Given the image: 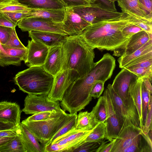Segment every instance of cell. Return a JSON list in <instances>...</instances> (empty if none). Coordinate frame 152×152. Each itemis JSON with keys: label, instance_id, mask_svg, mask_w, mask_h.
<instances>
[{"label": "cell", "instance_id": "44", "mask_svg": "<svg viewBox=\"0 0 152 152\" xmlns=\"http://www.w3.org/2000/svg\"><path fill=\"white\" fill-rule=\"evenodd\" d=\"M152 0H137L146 12L148 19L152 21Z\"/></svg>", "mask_w": 152, "mask_h": 152}, {"label": "cell", "instance_id": "24", "mask_svg": "<svg viewBox=\"0 0 152 152\" xmlns=\"http://www.w3.org/2000/svg\"><path fill=\"white\" fill-rule=\"evenodd\" d=\"M142 82V78L139 77L131 84L129 88V94L133 99L138 112L140 128L141 129L143 126L141 106V87Z\"/></svg>", "mask_w": 152, "mask_h": 152}, {"label": "cell", "instance_id": "11", "mask_svg": "<svg viewBox=\"0 0 152 152\" xmlns=\"http://www.w3.org/2000/svg\"><path fill=\"white\" fill-rule=\"evenodd\" d=\"M142 129L135 126L126 118L115 141L111 152H123L137 137L140 134Z\"/></svg>", "mask_w": 152, "mask_h": 152}, {"label": "cell", "instance_id": "3", "mask_svg": "<svg viewBox=\"0 0 152 152\" xmlns=\"http://www.w3.org/2000/svg\"><path fill=\"white\" fill-rule=\"evenodd\" d=\"M55 77L43 66H35L20 72L13 78L19 89L28 94L48 95Z\"/></svg>", "mask_w": 152, "mask_h": 152}, {"label": "cell", "instance_id": "27", "mask_svg": "<svg viewBox=\"0 0 152 152\" xmlns=\"http://www.w3.org/2000/svg\"><path fill=\"white\" fill-rule=\"evenodd\" d=\"M31 9L17 0H0V13L30 11Z\"/></svg>", "mask_w": 152, "mask_h": 152}, {"label": "cell", "instance_id": "32", "mask_svg": "<svg viewBox=\"0 0 152 152\" xmlns=\"http://www.w3.org/2000/svg\"><path fill=\"white\" fill-rule=\"evenodd\" d=\"M92 110L96 121L99 122H105L107 117L105 100L102 96H100Z\"/></svg>", "mask_w": 152, "mask_h": 152}, {"label": "cell", "instance_id": "55", "mask_svg": "<svg viewBox=\"0 0 152 152\" xmlns=\"http://www.w3.org/2000/svg\"><path fill=\"white\" fill-rule=\"evenodd\" d=\"M108 1L111 2H114L115 1H116L117 0H107Z\"/></svg>", "mask_w": 152, "mask_h": 152}, {"label": "cell", "instance_id": "9", "mask_svg": "<svg viewBox=\"0 0 152 152\" xmlns=\"http://www.w3.org/2000/svg\"><path fill=\"white\" fill-rule=\"evenodd\" d=\"M103 96L105 100L107 112V117L105 122L106 139L111 141L117 137L124 120L119 115L113 104L107 88Z\"/></svg>", "mask_w": 152, "mask_h": 152}, {"label": "cell", "instance_id": "19", "mask_svg": "<svg viewBox=\"0 0 152 152\" xmlns=\"http://www.w3.org/2000/svg\"><path fill=\"white\" fill-rule=\"evenodd\" d=\"M28 33L31 39L49 48L62 45L68 36L54 32L37 31H30Z\"/></svg>", "mask_w": 152, "mask_h": 152}, {"label": "cell", "instance_id": "22", "mask_svg": "<svg viewBox=\"0 0 152 152\" xmlns=\"http://www.w3.org/2000/svg\"><path fill=\"white\" fill-rule=\"evenodd\" d=\"M117 1L122 12L149 20L146 12L137 0H117Z\"/></svg>", "mask_w": 152, "mask_h": 152}, {"label": "cell", "instance_id": "1", "mask_svg": "<svg viewBox=\"0 0 152 152\" xmlns=\"http://www.w3.org/2000/svg\"><path fill=\"white\" fill-rule=\"evenodd\" d=\"M142 18L122 12L120 16L88 26L81 34L87 43L94 49L113 51L128 39L122 32L127 26L138 22Z\"/></svg>", "mask_w": 152, "mask_h": 152}, {"label": "cell", "instance_id": "25", "mask_svg": "<svg viewBox=\"0 0 152 152\" xmlns=\"http://www.w3.org/2000/svg\"><path fill=\"white\" fill-rule=\"evenodd\" d=\"M28 17H35L52 19L58 23H62L65 17V9H32Z\"/></svg>", "mask_w": 152, "mask_h": 152}, {"label": "cell", "instance_id": "35", "mask_svg": "<svg viewBox=\"0 0 152 152\" xmlns=\"http://www.w3.org/2000/svg\"><path fill=\"white\" fill-rule=\"evenodd\" d=\"M141 106L142 124L144 125L146 118L151 95L142 82L141 87Z\"/></svg>", "mask_w": 152, "mask_h": 152}, {"label": "cell", "instance_id": "37", "mask_svg": "<svg viewBox=\"0 0 152 152\" xmlns=\"http://www.w3.org/2000/svg\"><path fill=\"white\" fill-rule=\"evenodd\" d=\"M142 78L147 77L152 81V67H134L126 69Z\"/></svg>", "mask_w": 152, "mask_h": 152}, {"label": "cell", "instance_id": "12", "mask_svg": "<svg viewBox=\"0 0 152 152\" xmlns=\"http://www.w3.org/2000/svg\"><path fill=\"white\" fill-rule=\"evenodd\" d=\"M75 80L70 70L61 71L55 77L51 89L47 95L48 100L51 101H61L65 91Z\"/></svg>", "mask_w": 152, "mask_h": 152}, {"label": "cell", "instance_id": "42", "mask_svg": "<svg viewBox=\"0 0 152 152\" xmlns=\"http://www.w3.org/2000/svg\"><path fill=\"white\" fill-rule=\"evenodd\" d=\"M105 82L101 80L97 81L94 85L91 92L92 98L94 99L99 98L104 90Z\"/></svg>", "mask_w": 152, "mask_h": 152}, {"label": "cell", "instance_id": "2", "mask_svg": "<svg viewBox=\"0 0 152 152\" xmlns=\"http://www.w3.org/2000/svg\"><path fill=\"white\" fill-rule=\"evenodd\" d=\"M62 46L61 71L70 70L76 80L91 71L95 63L94 49L87 43L81 35L67 36Z\"/></svg>", "mask_w": 152, "mask_h": 152}, {"label": "cell", "instance_id": "38", "mask_svg": "<svg viewBox=\"0 0 152 152\" xmlns=\"http://www.w3.org/2000/svg\"><path fill=\"white\" fill-rule=\"evenodd\" d=\"M152 96H151L149 102L148 112L145 123L142 129L145 134H148L150 130H152Z\"/></svg>", "mask_w": 152, "mask_h": 152}, {"label": "cell", "instance_id": "51", "mask_svg": "<svg viewBox=\"0 0 152 152\" xmlns=\"http://www.w3.org/2000/svg\"><path fill=\"white\" fill-rule=\"evenodd\" d=\"M17 126L11 123H4L0 121V131L14 129Z\"/></svg>", "mask_w": 152, "mask_h": 152}, {"label": "cell", "instance_id": "40", "mask_svg": "<svg viewBox=\"0 0 152 152\" xmlns=\"http://www.w3.org/2000/svg\"><path fill=\"white\" fill-rule=\"evenodd\" d=\"M13 28L0 26V42L6 44L10 39Z\"/></svg>", "mask_w": 152, "mask_h": 152}, {"label": "cell", "instance_id": "28", "mask_svg": "<svg viewBox=\"0 0 152 152\" xmlns=\"http://www.w3.org/2000/svg\"><path fill=\"white\" fill-rule=\"evenodd\" d=\"M28 152L20 134L0 147V152Z\"/></svg>", "mask_w": 152, "mask_h": 152}, {"label": "cell", "instance_id": "50", "mask_svg": "<svg viewBox=\"0 0 152 152\" xmlns=\"http://www.w3.org/2000/svg\"><path fill=\"white\" fill-rule=\"evenodd\" d=\"M142 82L145 86L150 94L152 95V87L151 84L152 81L147 77H144L142 78Z\"/></svg>", "mask_w": 152, "mask_h": 152}, {"label": "cell", "instance_id": "20", "mask_svg": "<svg viewBox=\"0 0 152 152\" xmlns=\"http://www.w3.org/2000/svg\"><path fill=\"white\" fill-rule=\"evenodd\" d=\"M19 2L31 9H62L66 7L60 0H17Z\"/></svg>", "mask_w": 152, "mask_h": 152}, {"label": "cell", "instance_id": "26", "mask_svg": "<svg viewBox=\"0 0 152 152\" xmlns=\"http://www.w3.org/2000/svg\"><path fill=\"white\" fill-rule=\"evenodd\" d=\"M151 51H152V39L149 40L144 45L132 53L120 57L118 60L120 68H123L134 59Z\"/></svg>", "mask_w": 152, "mask_h": 152}, {"label": "cell", "instance_id": "21", "mask_svg": "<svg viewBox=\"0 0 152 152\" xmlns=\"http://www.w3.org/2000/svg\"><path fill=\"white\" fill-rule=\"evenodd\" d=\"M20 127V135L28 152H44V148L34 135L21 123Z\"/></svg>", "mask_w": 152, "mask_h": 152}, {"label": "cell", "instance_id": "8", "mask_svg": "<svg viewBox=\"0 0 152 152\" xmlns=\"http://www.w3.org/2000/svg\"><path fill=\"white\" fill-rule=\"evenodd\" d=\"M74 12L91 24L118 17L122 12L107 10L94 4L72 7Z\"/></svg>", "mask_w": 152, "mask_h": 152}, {"label": "cell", "instance_id": "4", "mask_svg": "<svg viewBox=\"0 0 152 152\" xmlns=\"http://www.w3.org/2000/svg\"><path fill=\"white\" fill-rule=\"evenodd\" d=\"M140 77L125 68L117 75L111 85L115 93L121 99L129 114L130 121L135 126L140 128L138 112L129 93L131 84Z\"/></svg>", "mask_w": 152, "mask_h": 152}, {"label": "cell", "instance_id": "29", "mask_svg": "<svg viewBox=\"0 0 152 152\" xmlns=\"http://www.w3.org/2000/svg\"><path fill=\"white\" fill-rule=\"evenodd\" d=\"M107 88L113 104L120 116L124 119L127 118L130 120V116L127 112L121 99L115 93L111 84H109Z\"/></svg>", "mask_w": 152, "mask_h": 152}, {"label": "cell", "instance_id": "23", "mask_svg": "<svg viewBox=\"0 0 152 152\" xmlns=\"http://www.w3.org/2000/svg\"><path fill=\"white\" fill-rule=\"evenodd\" d=\"M98 123L92 110L90 112L87 111L80 112L77 115L75 129L90 131L92 130Z\"/></svg>", "mask_w": 152, "mask_h": 152}, {"label": "cell", "instance_id": "13", "mask_svg": "<svg viewBox=\"0 0 152 152\" xmlns=\"http://www.w3.org/2000/svg\"><path fill=\"white\" fill-rule=\"evenodd\" d=\"M152 39V34L142 30L132 35L117 49L114 50L113 55L117 57L130 54L149 40Z\"/></svg>", "mask_w": 152, "mask_h": 152}, {"label": "cell", "instance_id": "17", "mask_svg": "<svg viewBox=\"0 0 152 152\" xmlns=\"http://www.w3.org/2000/svg\"><path fill=\"white\" fill-rule=\"evenodd\" d=\"M62 45L49 48L45 62L43 66L47 72L54 77L62 70L63 64Z\"/></svg>", "mask_w": 152, "mask_h": 152}, {"label": "cell", "instance_id": "6", "mask_svg": "<svg viewBox=\"0 0 152 152\" xmlns=\"http://www.w3.org/2000/svg\"><path fill=\"white\" fill-rule=\"evenodd\" d=\"M92 130H79L74 128L44 146V152H73L85 141Z\"/></svg>", "mask_w": 152, "mask_h": 152}, {"label": "cell", "instance_id": "15", "mask_svg": "<svg viewBox=\"0 0 152 152\" xmlns=\"http://www.w3.org/2000/svg\"><path fill=\"white\" fill-rule=\"evenodd\" d=\"M64 31L69 36L81 35L83 31L91 25L75 12L72 7L65 8L63 22Z\"/></svg>", "mask_w": 152, "mask_h": 152}, {"label": "cell", "instance_id": "30", "mask_svg": "<svg viewBox=\"0 0 152 152\" xmlns=\"http://www.w3.org/2000/svg\"><path fill=\"white\" fill-rule=\"evenodd\" d=\"M106 138V124L105 122L99 123L92 130L85 141L101 142Z\"/></svg>", "mask_w": 152, "mask_h": 152}, {"label": "cell", "instance_id": "39", "mask_svg": "<svg viewBox=\"0 0 152 152\" xmlns=\"http://www.w3.org/2000/svg\"><path fill=\"white\" fill-rule=\"evenodd\" d=\"M9 47L18 49H26L25 47L20 41L17 35L15 28H13L11 37L7 43L5 44Z\"/></svg>", "mask_w": 152, "mask_h": 152}, {"label": "cell", "instance_id": "48", "mask_svg": "<svg viewBox=\"0 0 152 152\" xmlns=\"http://www.w3.org/2000/svg\"><path fill=\"white\" fill-rule=\"evenodd\" d=\"M96 5L107 10L117 11L114 2L107 0H97Z\"/></svg>", "mask_w": 152, "mask_h": 152}, {"label": "cell", "instance_id": "41", "mask_svg": "<svg viewBox=\"0 0 152 152\" xmlns=\"http://www.w3.org/2000/svg\"><path fill=\"white\" fill-rule=\"evenodd\" d=\"M30 11L3 13L7 15L15 23L17 24L18 23L20 20L29 16Z\"/></svg>", "mask_w": 152, "mask_h": 152}, {"label": "cell", "instance_id": "14", "mask_svg": "<svg viewBox=\"0 0 152 152\" xmlns=\"http://www.w3.org/2000/svg\"><path fill=\"white\" fill-rule=\"evenodd\" d=\"M26 47L27 53L25 64L29 67L43 66L50 48L32 39L28 41Z\"/></svg>", "mask_w": 152, "mask_h": 152}, {"label": "cell", "instance_id": "54", "mask_svg": "<svg viewBox=\"0 0 152 152\" xmlns=\"http://www.w3.org/2000/svg\"><path fill=\"white\" fill-rule=\"evenodd\" d=\"M92 4H95L96 5L97 0H86Z\"/></svg>", "mask_w": 152, "mask_h": 152}, {"label": "cell", "instance_id": "47", "mask_svg": "<svg viewBox=\"0 0 152 152\" xmlns=\"http://www.w3.org/2000/svg\"><path fill=\"white\" fill-rule=\"evenodd\" d=\"M0 26L14 28L17 24L4 14L0 13Z\"/></svg>", "mask_w": 152, "mask_h": 152}, {"label": "cell", "instance_id": "53", "mask_svg": "<svg viewBox=\"0 0 152 152\" xmlns=\"http://www.w3.org/2000/svg\"><path fill=\"white\" fill-rule=\"evenodd\" d=\"M15 137H0V147L13 139Z\"/></svg>", "mask_w": 152, "mask_h": 152}, {"label": "cell", "instance_id": "5", "mask_svg": "<svg viewBox=\"0 0 152 152\" xmlns=\"http://www.w3.org/2000/svg\"><path fill=\"white\" fill-rule=\"evenodd\" d=\"M74 114L66 113L57 117L38 121H28L24 120L21 123L34 135L43 147Z\"/></svg>", "mask_w": 152, "mask_h": 152}, {"label": "cell", "instance_id": "36", "mask_svg": "<svg viewBox=\"0 0 152 152\" xmlns=\"http://www.w3.org/2000/svg\"><path fill=\"white\" fill-rule=\"evenodd\" d=\"M101 143L99 142L84 141L73 152H96Z\"/></svg>", "mask_w": 152, "mask_h": 152}, {"label": "cell", "instance_id": "46", "mask_svg": "<svg viewBox=\"0 0 152 152\" xmlns=\"http://www.w3.org/2000/svg\"><path fill=\"white\" fill-rule=\"evenodd\" d=\"M67 7H75L90 5V2L86 0H60Z\"/></svg>", "mask_w": 152, "mask_h": 152}, {"label": "cell", "instance_id": "7", "mask_svg": "<svg viewBox=\"0 0 152 152\" xmlns=\"http://www.w3.org/2000/svg\"><path fill=\"white\" fill-rule=\"evenodd\" d=\"M17 26L22 31H48L69 36L64 30L63 22H56L50 19L28 17L19 21Z\"/></svg>", "mask_w": 152, "mask_h": 152}, {"label": "cell", "instance_id": "43", "mask_svg": "<svg viewBox=\"0 0 152 152\" xmlns=\"http://www.w3.org/2000/svg\"><path fill=\"white\" fill-rule=\"evenodd\" d=\"M142 30L136 25L131 24L124 28L122 31V32L126 38L128 39L133 34Z\"/></svg>", "mask_w": 152, "mask_h": 152}, {"label": "cell", "instance_id": "49", "mask_svg": "<svg viewBox=\"0 0 152 152\" xmlns=\"http://www.w3.org/2000/svg\"><path fill=\"white\" fill-rule=\"evenodd\" d=\"M114 141L115 139H114L108 143V141L105 142L103 140L95 152H111Z\"/></svg>", "mask_w": 152, "mask_h": 152}, {"label": "cell", "instance_id": "16", "mask_svg": "<svg viewBox=\"0 0 152 152\" xmlns=\"http://www.w3.org/2000/svg\"><path fill=\"white\" fill-rule=\"evenodd\" d=\"M27 53V48H12L0 42V66H20L22 61L25 62L26 60Z\"/></svg>", "mask_w": 152, "mask_h": 152}, {"label": "cell", "instance_id": "45", "mask_svg": "<svg viewBox=\"0 0 152 152\" xmlns=\"http://www.w3.org/2000/svg\"><path fill=\"white\" fill-rule=\"evenodd\" d=\"M152 21L142 18L135 25L146 32L152 34Z\"/></svg>", "mask_w": 152, "mask_h": 152}, {"label": "cell", "instance_id": "33", "mask_svg": "<svg viewBox=\"0 0 152 152\" xmlns=\"http://www.w3.org/2000/svg\"><path fill=\"white\" fill-rule=\"evenodd\" d=\"M66 113L64 111H60L55 110L42 112L33 114L25 119V120L28 121L45 120L57 117Z\"/></svg>", "mask_w": 152, "mask_h": 152}, {"label": "cell", "instance_id": "34", "mask_svg": "<svg viewBox=\"0 0 152 152\" xmlns=\"http://www.w3.org/2000/svg\"><path fill=\"white\" fill-rule=\"evenodd\" d=\"M77 116V113H74L73 116L71 119L53 136L51 140L45 145L52 143L58 137L64 134L73 129L75 128L76 124Z\"/></svg>", "mask_w": 152, "mask_h": 152}, {"label": "cell", "instance_id": "10", "mask_svg": "<svg viewBox=\"0 0 152 152\" xmlns=\"http://www.w3.org/2000/svg\"><path fill=\"white\" fill-rule=\"evenodd\" d=\"M46 95L28 94L25 99L24 107L22 111L26 114L53 110L64 111L61 108L59 101H49Z\"/></svg>", "mask_w": 152, "mask_h": 152}, {"label": "cell", "instance_id": "52", "mask_svg": "<svg viewBox=\"0 0 152 152\" xmlns=\"http://www.w3.org/2000/svg\"><path fill=\"white\" fill-rule=\"evenodd\" d=\"M140 134L142 136L145 141L148 144V145L151 149H152V139L148 135V134H145L141 130L140 132Z\"/></svg>", "mask_w": 152, "mask_h": 152}, {"label": "cell", "instance_id": "18", "mask_svg": "<svg viewBox=\"0 0 152 152\" xmlns=\"http://www.w3.org/2000/svg\"><path fill=\"white\" fill-rule=\"evenodd\" d=\"M21 111L19 105L15 102L0 101V121L18 126L20 123Z\"/></svg>", "mask_w": 152, "mask_h": 152}, {"label": "cell", "instance_id": "31", "mask_svg": "<svg viewBox=\"0 0 152 152\" xmlns=\"http://www.w3.org/2000/svg\"><path fill=\"white\" fill-rule=\"evenodd\" d=\"M134 67H152V51L145 53L134 59L123 68L128 69Z\"/></svg>", "mask_w": 152, "mask_h": 152}]
</instances>
